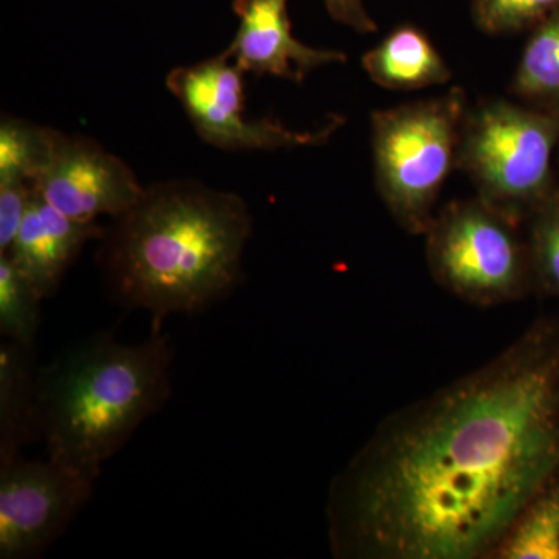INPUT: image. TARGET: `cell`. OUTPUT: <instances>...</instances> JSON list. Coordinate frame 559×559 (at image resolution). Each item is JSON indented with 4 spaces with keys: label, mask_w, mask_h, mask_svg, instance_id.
I'll list each match as a JSON object with an SVG mask.
<instances>
[{
    "label": "cell",
    "mask_w": 559,
    "mask_h": 559,
    "mask_svg": "<svg viewBox=\"0 0 559 559\" xmlns=\"http://www.w3.org/2000/svg\"><path fill=\"white\" fill-rule=\"evenodd\" d=\"M559 469V318L400 407L331 480L337 559H492Z\"/></svg>",
    "instance_id": "1"
},
{
    "label": "cell",
    "mask_w": 559,
    "mask_h": 559,
    "mask_svg": "<svg viewBox=\"0 0 559 559\" xmlns=\"http://www.w3.org/2000/svg\"><path fill=\"white\" fill-rule=\"evenodd\" d=\"M252 224L248 204L231 191L190 179L153 183L103 231L98 267L114 299L160 326L237 288Z\"/></svg>",
    "instance_id": "2"
},
{
    "label": "cell",
    "mask_w": 559,
    "mask_h": 559,
    "mask_svg": "<svg viewBox=\"0 0 559 559\" xmlns=\"http://www.w3.org/2000/svg\"><path fill=\"white\" fill-rule=\"evenodd\" d=\"M170 337L121 344L95 337L36 374L39 437L47 457L98 479L103 465L171 396Z\"/></svg>",
    "instance_id": "3"
},
{
    "label": "cell",
    "mask_w": 559,
    "mask_h": 559,
    "mask_svg": "<svg viewBox=\"0 0 559 559\" xmlns=\"http://www.w3.org/2000/svg\"><path fill=\"white\" fill-rule=\"evenodd\" d=\"M559 116L514 98L469 105L460 132L457 170L476 197L525 226L559 186Z\"/></svg>",
    "instance_id": "4"
},
{
    "label": "cell",
    "mask_w": 559,
    "mask_h": 559,
    "mask_svg": "<svg viewBox=\"0 0 559 559\" xmlns=\"http://www.w3.org/2000/svg\"><path fill=\"white\" fill-rule=\"evenodd\" d=\"M469 103L462 87L370 114L378 194L401 229L425 235L451 173Z\"/></svg>",
    "instance_id": "5"
},
{
    "label": "cell",
    "mask_w": 559,
    "mask_h": 559,
    "mask_svg": "<svg viewBox=\"0 0 559 559\" xmlns=\"http://www.w3.org/2000/svg\"><path fill=\"white\" fill-rule=\"evenodd\" d=\"M423 237L430 275L466 304L492 308L535 293L525 226L479 197L437 210Z\"/></svg>",
    "instance_id": "6"
},
{
    "label": "cell",
    "mask_w": 559,
    "mask_h": 559,
    "mask_svg": "<svg viewBox=\"0 0 559 559\" xmlns=\"http://www.w3.org/2000/svg\"><path fill=\"white\" fill-rule=\"evenodd\" d=\"M245 70L226 51L218 57L171 70L167 87L186 110L205 143L226 151H274L329 142L344 117L331 116L318 130H290L274 119L248 120Z\"/></svg>",
    "instance_id": "7"
},
{
    "label": "cell",
    "mask_w": 559,
    "mask_h": 559,
    "mask_svg": "<svg viewBox=\"0 0 559 559\" xmlns=\"http://www.w3.org/2000/svg\"><path fill=\"white\" fill-rule=\"evenodd\" d=\"M95 481L49 457L0 462V558L44 554L90 502Z\"/></svg>",
    "instance_id": "8"
},
{
    "label": "cell",
    "mask_w": 559,
    "mask_h": 559,
    "mask_svg": "<svg viewBox=\"0 0 559 559\" xmlns=\"http://www.w3.org/2000/svg\"><path fill=\"white\" fill-rule=\"evenodd\" d=\"M32 187L39 200L83 223L117 218L145 190L128 164L100 143L51 128H43V153Z\"/></svg>",
    "instance_id": "9"
},
{
    "label": "cell",
    "mask_w": 559,
    "mask_h": 559,
    "mask_svg": "<svg viewBox=\"0 0 559 559\" xmlns=\"http://www.w3.org/2000/svg\"><path fill=\"white\" fill-rule=\"evenodd\" d=\"M240 20L227 53L245 72L304 83L311 72L345 64L347 53L314 49L293 35L288 0H234Z\"/></svg>",
    "instance_id": "10"
},
{
    "label": "cell",
    "mask_w": 559,
    "mask_h": 559,
    "mask_svg": "<svg viewBox=\"0 0 559 559\" xmlns=\"http://www.w3.org/2000/svg\"><path fill=\"white\" fill-rule=\"evenodd\" d=\"M98 223L69 218L33 197L7 255L38 288L44 299L55 294L66 272L90 241L100 240Z\"/></svg>",
    "instance_id": "11"
},
{
    "label": "cell",
    "mask_w": 559,
    "mask_h": 559,
    "mask_svg": "<svg viewBox=\"0 0 559 559\" xmlns=\"http://www.w3.org/2000/svg\"><path fill=\"white\" fill-rule=\"evenodd\" d=\"M362 69L378 86L388 91L412 92L441 86L452 70L432 39L414 24H401L366 51Z\"/></svg>",
    "instance_id": "12"
},
{
    "label": "cell",
    "mask_w": 559,
    "mask_h": 559,
    "mask_svg": "<svg viewBox=\"0 0 559 559\" xmlns=\"http://www.w3.org/2000/svg\"><path fill=\"white\" fill-rule=\"evenodd\" d=\"M38 437L32 349L5 340L0 344V462L22 455Z\"/></svg>",
    "instance_id": "13"
},
{
    "label": "cell",
    "mask_w": 559,
    "mask_h": 559,
    "mask_svg": "<svg viewBox=\"0 0 559 559\" xmlns=\"http://www.w3.org/2000/svg\"><path fill=\"white\" fill-rule=\"evenodd\" d=\"M509 94L559 116V7L528 32Z\"/></svg>",
    "instance_id": "14"
},
{
    "label": "cell",
    "mask_w": 559,
    "mask_h": 559,
    "mask_svg": "<svg viewBox=\"0 0 559 559\" xmlns=\"http://www.w3.org/2000/svg\"><path fill=\"white\" fill-rule=\"evenodd\" d=\"M492 559H559V469L525 503Z\"/></svg>",
    "instance_id": "15"
},
{
    "label": "cell",
    "mask_w": 559,
    "mask_h": 559,
    "mask_svg": "<svg viewBox=\"0 0 559 559\" xmlns=\"http://www.w3.org/2000/svg\"><path fill=\"white\" fill-rule=\"evenodd\" d=\"M43 300L32 280L0 253V333L7 341L33 349Z\"/></svg>",
    "instance_id": "16"
},
{
    "label": "cell",
    "mask_w": 559,
    "mask_h": 559,
    "mask_svg": "<svg viewBox=\"0 0 559 559\" xmlns=\"http://www.w3.org/2000/svg\"><path fill=\"white\" fill-rule=\"evenodd\" d=\"M535 293L559 299V186L525 224Z\"/></svg>",
    "instance_id": "17"
},
{
    "label": "cell",
    "mask_w": 559,
    "mask_h": 559,
    "mask_svg": "<svg viewBox=\"0 0 559 559\" xmlns=\"http://www.w3.org/2000/svg\"><path fill=\"white\" fill-rule=\"evenodd\" d=\"M43 128L5 117L0 124V189L33 190Z\"/></svg>",
    "instance_id": "18"
},
{
    "label": "cell",
    "mask_w": 559,
    "mask_h": 559,
    "mask_svg": "<svg viewBox=\"0 0 559 559\" xmlns=\"http://www.w3.org/2000/svg\"><path fill=\"white\" fill-rule=\"evenodd\" d=\"M559 0H473L471 17L477 31L488 36H510L532 31Z\"/></svg>",
    "instance_id": "19"
},
{
    "label": "cell",
    "mask_w": 559,
    "mask_h": 559,
    "mask_svg": "<svg viewBox=\"0 0 559 559\" xmlns=\"http://www.w3.org/2000/svg\"><path fill=\"white\" fill-rule=\"evenodd\" d=\"M323 3L330 16L345 27L360 35L378 32V24L371 17L364 0H323Z\"/></svg>",
    "instance_id": "20"
},
{
    "label": "cell",
    "mask_w": 559,
    "mask_h": 559,
    "mask_svg": "<svg viewBox=\"0 0 559 559\" xmlns=\"http://www.w3.org/2000/svg\"><path fill=\"white\" fill-rule=\"evenodd\" d=\"M558 170H559V151H558Z\"/></svg>",
    "instance_id": "21"
}]
</instances>
